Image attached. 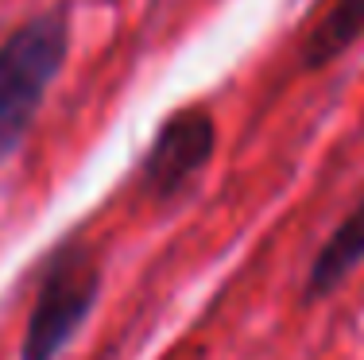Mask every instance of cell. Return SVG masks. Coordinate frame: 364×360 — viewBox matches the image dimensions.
Instances as JSON below:
<instances>
[{"label":"cell","instance_id":"5","mask_svg":"<svg viewBox=\"0 0 364 360\" xmlns=\"http://www.w3.org/2000/svg\"><path fill=\"white\" fill-rule=\"evenodd\" d=\"M364 39V0H322V12L314 16L299 39V66L302 70H326L341 55Z\"/></svg>","mask_w":364,"mask_h":360},{"label":"cell","instance_id":"4","mask_svg":"<svg viewBox=\"0 0 364 360\" xmlns=\"http://www.w3.org/2000/svg\"><path fill=\"white\" fill-rule=\"evenodd\" d=\"M364 263V194L357 198L349 213L337 221V229L318 244L314 260L302 279V298L306 302H322V298L337 295L341 283Z\"/></svg>","mask_w":364,"mask_h":360},{"label":"cell","instance_id":"3","mask_svg":"<svg viewBox=\"0 0 364 360\" xmlns=\"http://www.w3.org/2000/svg\"><path fill=\"white\" fill-rule=\"evenodd\" d=\"M218 151V120L205 105H186L175 109L159 124L151 148L144 151L140 163V194L151 202L167 205L178 202L190 186L202 178Z\"/></svg>","mask_w":364,"mask_h":360},{"label":"cell","instance_id":"2","mask_svg":"<svg viewBox=\"0 0 364 360\" xmlns=\"http://www.w3.org/2000/svg\"><path fill=\"white\" fill-rule=\"evenodd\" d=\"M105 271L101 256L82 233H70L50 248L36 279V298L20 341V360H58L85 329L101 302Z\"/></svg>","mask_w":364,"mask_h":360},{"label":"cell","instance_id":"1","mask_svg":"<svg viewBox=\"0 0 364 360\" xmlns=\"http://www.w3.org/2000/svg\"><path fill=\"white\" fill-rule=\"evenodd\" d=\"M70 58V12L43 8L0 39V167L23 148L50 85Z\"/></svg>","mask_w":364,"mask_h":360}]
</instances>
